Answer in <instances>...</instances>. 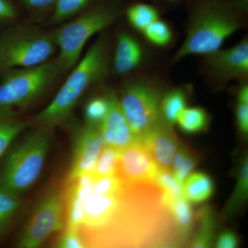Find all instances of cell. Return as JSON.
I'll return each mask as SVG.
<instances>
[{
  "label": "cell",
  "mask_w": 248,
  "mask_h": 248,
  "mask_svg": "<svg viewBox=\"0 0 248 248\" xmlns=\"http://www.w3.org/2000/svg\"><path fill=\"white\" fill-rule=\"evenodd\" d=\"M187 11L186 37L173 55L172 63L216 51L246 24V16L231 0H189Z\"/></svg>",
  "instance_id": "cell-1"
},
{
  "label": "cell",
  "mask_w": 248,
  "mask_h": 248,
  "mask_svg": "<svg viewBox=\"0 0 248 248\" xmlns=\"http://www.w3.org/2000/svg\"><path fill=\"white\" fill-rule=\"evenodd\" d=\"M110 63V44L107 37H99L72 69L56 95L34 117L36 125L54 128L71 117L85 92L105 79Z\"/></svg>",
  "instance_id": "cell-2"
},
{
  "label": "cell",
  "mask_w": 248,
  "mask_h": 248,
  "mask_svg": "<svg viewBox=\"0 0 248 248\" xmlns=\"http://www.w3.org/2000/svg\"><path fill=\"white\" fill-rule=\"evenodd\" d=\"M124 11L122 0H99L52 31L59 51L56 60L63 73L76 66L88 42L117 22Z\"/></svg>",
  "instance_id": "cell-3"
},
{
  "label": "cell",
  "mask_w": 248,
  "mask_h": 248,
  "mask_svg": "<svg viewBox=\"0 0 248 248\" xmlns=\"http://www.w3.org/2000/svg\"><path fill=\"white\" fill-rule=\"evenodd\" d=\"M53 128L36 125L11 150L0 171V187L20 195L35 184L53 142Z\"/></svg>",
  "instance_id": "cell-4"
},
{
  "label": "cell",
  "mask_w": 248,
  "mask_h": 248,
  "mask_svg": "<svg viewBox=\"0 0 248 248\" xmlns=\"http://www.w3.org/2000/svg\"><path fill=\"white\" fill-rule=\"evenodd\" d=\"M56 50L51 32L29 26L12 28L0 35V73L42 64Z\"/></svg>",
  "instance_id": "cell-5"
},
{
  "label": "cell",
  "mask_w": 248,
  "mask_h": 248,
  "mask_svg": "<svg viewBox=\"0 0 248 248\" xmlns=\"http://www.w3.org/2000/svg\"><path fill=\"white\" fill-rule=\"evenodd\" d=\"M62 73L56 59L4 72L0 81V108L29 105L48 90Z\"/></svg>",
  "instance_id": "cell-6"
},
{
  "label": "cell",
  "mask_w": 248,
  "mask_h": 248,
  "mask_svg": "<svg viewBox=\"0 0 248 248\" xmlns=\"http://www.w3.org/2000/svg\"><path fill=\"white\" fill-rule=\"evenodd\" d=\"M118 98L122 112L139 141L163 120L160 110L161 94L151 79L130 80L124 84Z\"/></svg>",
  "instance_id": "cell-7"
},
{
  "label": "cell",
  "mask_w": 248,
  "mask_h": 248,
  "mask_svg": "<svg viewBox=\"0 0 248 248\" xmlns=\"http://www.w3.org/2000/svg\"><path fill=\"white\" fill-rule=\"evenodd\" d=\"M63 195L50 190L41 199L18 237L19 248H40L54 234L65 228Z\"/></svg>",
  "instance_id": "cell-8"
},
{
  "label": "cell",
  "mask_w": 248,
  "mask_h": 248,
  "mask_svg": "<svg viewBox=\"0 0 248 248\" xmlns=\"http://www.w3.org/2000/svg\"><path fill=\"white\" fill-rule=\"evenodd\" d=\"M203 73L217 86H224L232 80H246L248 76V40L226 49L220 48L204 55Z\"/></svg>",
  "instance_id": "cell-9"
},
{
  "label": "cell",
  "mask_w": 248,
  "mask_h": 248,
  "mask_svg": "<svg viewBox=\"0 0 248 248\" xmlns=\"http://www.w3.org/2000/svg\"><path fill=\"white\" fill-rule=\"evenodd\" d=\"M72 124L71 159L66 184L84 174H93L104 146L99 128L85 123Z\"/></svg>",
  "instance_id": "cell-10"
},
{
  "label": "cell",
  "mask_w": 248,
  "mask_h": 248,
  "mask_svg": "<svg viewBox=\"0 0 248 248\" xmlns=\"http://www.w3.org/2000/svg\"><path fill=\"white\" fill-rule=\"evenodd\" d=\"M161 170L140 142L120 150L115 175L126 183L155 182Z\"/></svg>",
  "instance_id": "cell-11"
},
{
  "label": "cell",
  "mask_w": 248,
  "mask_h": 248,
  "mask_svg": "<svg viewBox=\"0 0 248 248\" xmlns=\"http://www.w3.org/2000/svg\"><path fill=\"white\" fill-rule=\"evenodd\" d=\"M110 106L108 111L99 130L104 139V146L124 149L135 143H140L134 135L128 121L121 108L118 95L109 91Z\"/></svg>",
  "instance_id": "cell-12"
},
{
  "label": "cell",
  "mask_w": 248,
  "mask_h": 248,
  "mask_svg": "<svg viewBox=\"0 0 248 248\" xmlns=\"http://www.w3.org/2000/svg\"><path fill=\"white\" fill-rule=\"evenodd\" d=\"M141 143L151 153L160 169H170L179 146L172 126L161 121L142 137Z\"/></svg>",
  "instance_id": "cell-13"
},
{
  "label": "cell",
  "mask_w": 248,
  "mask_h": 248,
  "mask_svg": "<svg viewBox=\"0 0 248 248\" xmlns=\"http://www.w3.org/2000/svg\"><path fill=\"white\" fill-rule=\"evenodd\" d=\"M143 60V49L133 35L125 31L117 35L112 68L116 74L124 76L141 66Z\"/></svg>",
  "instance_id": "cell-14"
},
{
  "label": "cell",
  "mask_w": 248,
  "mask_h": 248,
  "mask_svg": "<svg viewBox=\"0 0 248 248\" xmlns=\"http://www.w3.org/2000/svg\"><path fill=\"white\" fill-rule=\"evenodd\" d=\"M28 125L29 122L18 117L12 108H0V157Z\"/></svg>",
  "instance_id": "cell-15"
},
{
  "label": "cell",
  "mask_w": 248,
  "mask_h": 248,
  "mask_svg": "<svg viewBox=\"0 0 248 248\" xmlns=\"http://www.w3.org/2000/svg\"><path fill=\"white\" fill-rule=\"evenodd\" d=\"M163 203L169 210L174 226L184 244L193 224V213L190 202L186 197H182L165 201Z\"/></svg>",
  "instance_id": "cell-16"
},
{
  "label": "cell",
  "mask_w": 248,
  "mask_h": 248,
  "mask_svg": "<svg viewBox=\"0 0 248 248\" xmlns=\"http://www.w3.org/2000/svg\"><path fill=\"white\" fill-rule=\"evenodd\" d=\"M127 20L135 30L142 32L148 25L159 19V9L156 5L138 0L124 11Z\"/></svg>",
  "instance_id": "cell-17"
},
{
  "label": "cell",
  "mask_w": 248,
  "mask_h": 248,
  "mask_svg": "<svg viewBox=\"0 0 248 248\" xmlns=\"http://www.w3.org/2000/svg\"><path fill=\"white\" fill-rule=\"evenodd\" d=\"M184 196L189 202L200 203L208 200L214 191V184L208 174L195 172L186 178L184 184Z\"/></svg>",
  "instance_id": "cell-18"
},
{
  "label": "cell",
  "mask_w": 248,
  "mask_h": 248,
  "mask_svg": "<svg viewBox=\"0 0 248 248\" xmlns=\"http://www.w3.org/2000/svg\"><path fill=\"white\" fill-rule=\"evenodd\" d=\"M187 94L184 88L173 89L161 97L160 110L161 117L166 124L172 126L178 117L186 108Z\"/></svg>",
  "instance_id": "cell-19"
},
{
  "label": "cell",
  "mask_w": 248,
  "mask_h": 248,
  "mask_svg": "<svg viewBox=\"0 0 248 248\" xmlns=\"http://www.w3.org/2000/svg\"><path fill=\"white\" fill-rule=\"evenodd\" d=\"M99 0H58L51 12L50 22L60 25L89 9Z\"/></svg>",
  "instance_id": "cell-20"
},
{
  "label": "cell",
  "mask_w": 248,
  "mask_h": 248,
  "mask_svg": "<svg viewBox=\"0 0 248 248\" xmlns=\"http://www.w3.org/2000/svg\"><path fill=\"white\" fill-rule=\"evenodd\" d=\"M209 121L208 112L202 108L186 107L179 114L176 123L184 133L192 135L206 130Z\"/></svg>",
  "instance_id": "cell-21"
},
{
  "label": "cell",
  "mask_w": 248,
  "mask_h": 248,
  "mask_svg": "<svg viewBox=\"0 0 248 248\" xmlns=\"http://www.w3.org/2000/svg\"><path fill=\"white\" fill-rule=\"evenodd\" d=\"M198 232L192 241L191 247L196 248H206L211 247L213 245L214 234L216 228V221L213 210L209 207H203L198 212Z\"/></svg>",
  "instance_id": "cell-22"
},
{
  "label": "cell",
  "mask_w": 248,
  "mask_h": 248,
  "mask_svg": "<svg viewBox=\"0 0 248 248\" xmlns=\"http://www.w3.org/2000/svg\"><path fill=\"white\" fill-rule=\"evenodd\" d=\"M21 203L20 195L0 187V236L9 228Z\"/></svg>",
  "instance_id": "cell-23"
},
{
  "label": "cell",
  "mask_w": 248,
  "mask_h": 248,
  "mask_svg": "<svg viewBox=\"0 0 248 248\" xmlns=\"http://www.w3.org/2000/svg\"><path fill=\"white\" fill-rule=\"evenodd\" d=\"M110 106L109 91L90 99L84 108V123L99 128L105 118Z\"/></svg>",
  "instance_id": "cell-24"
},
{
  "label": "cell",
  "mask_w": 248,
  "mask_h": 248,
  "mask_svg": "<svg viewBox=\"0 0 248 248\" xmlns=\"http://www.w3.org/2000/svg\"><path fill=\"white\" fill-rule=\"evenodd\" d=\"M155 183L161 190L162 202L185 197L184 185L170 172V170H160Z\"/></svg>",
  "instance_id": "cell-25"
},
{
  "label": "cell",
  "mask_w": 248,
  "mask_h": 248,
  "mask_svg": "<svg viewBox=\"0 0 248 248\" xmlns=\"http://www.w3.org/2000/svg\"><path fill=\"white\" fill-rule=\"evenodd\" d=\"M141 32L149 43L161 48L168 46L173 39L172 28L161 18L151 23Z\"/></svg>",
  "instance_id": "cell-26"
},
{
  "label": "cell",
  "mask_w": 248,
  "mask_h": 248,
  "mask_svg": "<svg viewBox=\"0 0 248 248\" xmlns=\"http://www.w3.org/2000/svg\"><path fill=\"white\" fill-rule=\"evenodd\" d=\"M248 158H245L241 164L238 178L237 184L234 194L231 197L226 209V214L228 216L234 215L239 210L246 202L248 197Z\"/></svg>",
  "instance_id": "cell-27"
},
{
  "label": "cell",
  "mask_w": 248,
  "mask_h": 248,
  "mask_svg": "<svg viewBox=\"0 0 248 248\" xmlns=\"http://www.w3.org/2000/svg\"><path fill=\"white\" fill-rule=\"evenodd\" d=\"M120 152V150L114 147L104 146L99 155L93 175L94 177L115 175Z\"/></svg>",
  "instance_id": "cell-28"
},
{
  "label": "cell",
  "mask_w": 248,
  "mask_h": 248,
  "mask_svg": "<svg viewBox=\"0 0 248 248\" xmlns=\"http://www.w3.org/2000/svg\"><path fill=\"white\" fill-rule=\"evenodd\" d=\"M173 175L179 182L184 184L192 170L197 164V160L190 152L182 149L176 153L173 157Z\"/></svg>",
  "instance_id": "cell-29"
},
{
  "label": "cell",
  "mask_w": 248,
  "mask_h": 248,
  "mask_svg": "<svg viewBox=\"0 0 248 248\" xmlns=\"http://www.w3.org/2000/svg\"><path fill=\"white\" fill-rule=\"evenodd\" d=\"M61 236L55 243V248H86L83 240L78 231L64 228Z\"/></svg>",
  "instance_id": "cell-30"
},
{
  "label": "cell",
  "mask_w": 248,
  "mask_h": 248,
  "mask_svg": "<svg viewBox=\"0 0 248 248\" xmlns=\"http://www.w3.org/2000/svg\"><path fill=\"white\" fill-rule=\"evenodd\" d=\"M58 0H20L24 9L33 14L52 12Z\"/></svg>",
  "instance_id": "cell-31"
},
{
  "label": "cell",
  "mask_w": 248,
  "mask_h": 248,
  "mask_svg": "<svg viewBox=\"0 0 248 248\" xmlns=\"http://www.w3.org/2000/svg\"><path fill=\"white\" fill-rule=\"evenodd\" d=\"M235 117L240 133L247 135L248 133V102L236 99Z\"/></svg>",
  "instance_id": "cell-32"
},
{
  "label": "cell",
  "mask_w": 248,
  "mask_h": 248,
  "mask_svg": "<svg viewBox=\"0 0 248 248\" xmlns=\"http://www.w3.org/2000/svg\"><path fill=\"white\" fill-rule=\"evenodd\" d=\"M19 15L16 0H0V22H13Z\"/></svg>",
  "instance_id": "cell-33"
},
{
  "label": "cell",
  "mask_w": 248,
  "mask_h": 248,
  "mask_svg": "<svg viewBox=\"0 0 248 248\" xmlns=\"http://www.w3.org/2000/svg\"><path fill=\"white\" fill-rule=\"evenodd\" d=\"M239 239L234 232L225 231L222 232L217 241V248H234L237 247Z\"/></svg>",
  "instance_id": "cell-34"
},
{
  "label": "cell",
  "mask_w": 248,
  "mask_h": 248,
  "mask_svg": "<svg viewBox=\"0 0 248 248\" xmlns=\"http://www.w3.org/2000/svg\"><path fill=\"white\" fill-rule=\"evenodd\" d=\"M236 9L244 16L248 12V0H231Z\"/></svg>",
  "instance_id": "cell-35"
},
{
  "label": "cell",
  "mask_w": 248,
  "mask_h": 248,
  "mask_svg": "<svg viewBox=\"0 0 248 248\" xmlns=\"http://www.w3.org/2000/svg\"><path fill=\"white\" fill-rule=\"evenodd\" d=\"M141 1H148L159 7V6H168L177 4L182 0H141Z\"/></svg>",
  "instance_id": "cell-36"
}]
</instances>
